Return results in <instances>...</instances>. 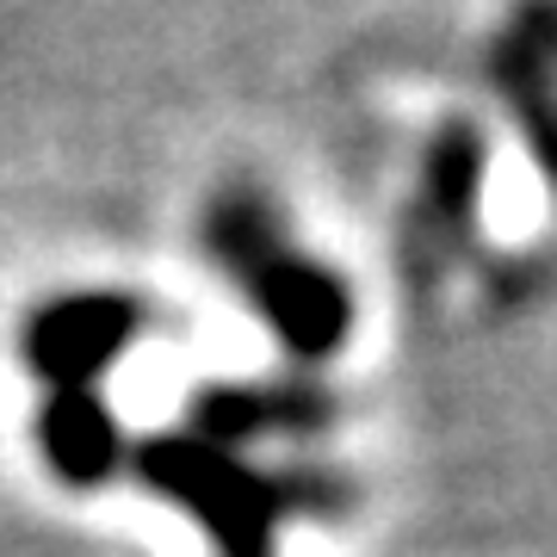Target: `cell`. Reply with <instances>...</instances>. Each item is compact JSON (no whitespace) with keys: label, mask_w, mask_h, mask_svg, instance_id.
<instances>
[{"label":"cell","mask_w":557,"mask_h":557,"mask_svg":"<svg viewBox=\"0 0 557 557\" xmlns=\"http://www.w3.org/2000/svg\"><path fill=\"white\" fill-rule=\"evenodd\" d=\"M137 465L161 496L199 515L218 557H273L285 515H341L359 502L341 471H255L248 458L211 440H156Z\"/></svg>","instance_id":"6da1fadb"},{"label":"cell","mask_w":557,"mask_h":557,"mask_svg":"<svg viewBox=\"0 0 557 557\" xmlns=\"http://www.w3.org/2000/svg\"><path fill=\"white\" fill-rule=\"evenodd\" d=\"M211 255L236 273V285L255 298V310L267 317V329L278 335V347L298 359H329L354 329V298L322 260L292 255V242L278 230L273 205L236 186L223 193L211 223H205Z\"/></svg>","instance_id":"7a4b0ae2"},{"label":"cell","mask_w":557,"mask_h":557,"mask_svg":"<svg viewBox=\"0 0 557 557\" xmlns=\"http://www.w3.org/2000/svg\"><path fill=\"white\" fill-rule=\"evenodd\" d=\"M478 199H483V137L453 119L428 149L416 211H409V230H403V260L416 267V278H440L453 267V255L471 248Z\"/></svg>","instance_id":"3957f363"},{"label":"cell","mask_w":557,"mask_h":557,"mask_svg":"<svg viewBox=\"0 0 557 557\" xmlns=\"http://www.w3.org/2000/svg\"><path fill=\"white\" fill-rule=\"evenodd\" d=\"M335 421V397L317 379H273V384H218L193 403V440L211 446H248L267 434H322Z\"/></svg>","instance_id":"277c9868"},{"label":"cell","mask_w":557,"mask_h":557,"mask_svg":"<svg viewBox=\"0 0 557 557\" xmlns=\"http://www.w3.org/2000/svg\"><path fill=\"white\" fill-rule=\"evenodd\" d=\"M131 335H137V310L124 298H75L38 322L32 354L50 379H94Z\"/></svg>","instance_id":"5b68a950"},{"label":"cell","mask_w":557,"mask_h":557,"mask_svg":"<svg viewBox=\"0 0 557 557\" xmlns=\"http://www.w3.org/2000/svg\"><path fill=\"white\" fill-rule=\"evenodd\" d=\"M552 57H557V25H520L515 44L502 50V94L515 100V112L527 119L539 161L557 186V106H552Z\"/></svg>","instance_id":"8992f818"},{"label":"cell","mask_w":557,"mask_h":557,"mask_svg":"<svg viewBox=\"0 0 557 557\" xmlns=\"http://www.w3.org/2000/svg\"><path fill=\"white\" fill-rule=\"evenodd\" d=\"M44 440H50V458H57L62 478L94 483L112 471L119 458V428L94 397H62L50 416H44Z\"/></svg>","instance_id":"52a82bcc"}]
</instances>
